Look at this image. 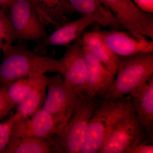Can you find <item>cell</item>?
<instances>
[{"instance_id":"1","label":"cell","mask_w":153,"mask_h":153,"mask_svg":"<svg viewBox=\"0 0 153 153\" xmlns=\"http://www.w3.org/2000/svg\"><path fill=\"white\" fill-rule=\"evenodd\" d=\"M0 86L10 85L24 77L41 76L53 72L62 74L63 66L59 59L39 55L22 46L11 45L1 50Z\"/></svg>"},{"instance_id":"2","label":"cell","mask_w":153,"mask_h":153,"mask_svg":"<svg viewBox=\"0 0 153 153\" xmlns=\"http://www.w3.org/2000/svg\"><path fill=\"white\" fill-rule=\"evenodd\" d=\"M99 102L85 93L77 96L74 111L65 125L52 138L55 153H79L91 117Z\"/></svg>"},{"instance_id":"3","label":"cell","mask_w":153,"mask_h":153,"mask_svg":"<svg viewBox=\"0 0 153 153\" xmlns=\"http://www.w3.org/2000/svg\"><path fill=\"white\" fill-rule=\"evenodd\" d=\"M99 102L89 123L85 142L79 153H99L114 124L127 113L134 110L131 97Z\"/></svg>"},{"instance_id":"4","label":"cell","mask_w":153,"mask_h":153,"mask_svg":"<svg viewBox=\"0 0 153 153\" xmlns=\"http://www.w3.org/2000/svg\"><path fill=\"white\" fill-rule=\"evenodd\" d=\"M118 57L116 76L102 99L114 100L129 95L153 76V52Z\"/></svg>"},{"instance_id":"5","label":"cell","mask_w":153,"mask_h":153,"mask_svg":"<svg viewBox=\"0 0 153 153\" xmlns=\"http://www.w3.org/2000/svg\"><path fill=\"white\" fill-rule=\"evenodd\" d=\"M78 95L66 84L60 73L52 77L48 76L47 95L42 109L54 119L57 132L71 117Z\"/></svg>"},{"instance_id":"6","label":"cell","mask_w":153,"mask_h":153,"mask_svg":"<svg viewBox=\"0 0 153 153\" xmlns=\"http://www.w3.org/2000/svg\"><path fill=\"white\" fill-rule=\"evenodd\" d=\"M144 130L134 110L129 111L114 124L99 153H128L144 142Z\"/></svg>"},{"instance_id":"7","label":"cell","mask_w":153,"mask_h":153,"mask_svg":"<svg viewBox=\"0 0 153 153\" xmlns=\"http://www.w3.org/2000/svg\"><path fill=\"white\" fill-rule=\"evenodd\" d=\"M7 11L16 40L39 41L49 35L31 0H14Z\"/></svg>"},{"instance_id":"8","label":"cell","mask_w":153,"mask_h":153,"mask_svg":"<svg viewBox=\"0 0 153 153\" xmlns=\"http://www.w3.org/2000/svg\"><path fill=\"white\" fill-rule=\"evenodd\" d=\"M123 28L153 40V16L140 10L132 0H101Z\"/></svg>"},{"instance_id":"9","label":"cell","mask_w":153,"mask_h":153,"mask_svg":"<svg viewBox=\"0 0 153 153\" xmlns=\"http://www.w3.org/2000/svg\"><path fill=\"white\" fill-rule=\"evenodd\" d=\"M60 60L63 66L64 81L76 94L85 90L87 79V65L81 37L69 46Z\"/></svg>"},{"instance_id":"10","label":"cell","mask_w":153,"mask_h":153,"mask_svg":"<svg viewBox=\"0 0 153 153\" xmlns=\"http://www.w3.org/2000/svg\"><path fill=\"white\" fill-rule=\"evenodd\" d=\"M98 32L111 50L118 56L124 57L153 52L152 40L146 36L117 30Z\"/></svg>"},{"instance_id":"11","label":"cell","mask_w":153,"mask_h":153,"mask_svg":"<svg viewBox=\"0 0 153 153\" xmlns=\"http://www.w3.org/2000/svg\"><path fill=\"white\" fill-rule=\"evenodd\" d=\"M97 24L89 16H82L71 22L63 23L52 34L39 40L34 51L39 55H45L47 48L51 46L68 47L80 37L86 28Z\"/></svg>"},{"instance_id":"12","label":"cell","mask_w":153,"mask_h":153,"mask_svg":"<svg viewBox=\"0 0 153 153\" xmlns=\"http://www.w3.org/2000/svg\"><path fill=\"white\" fill-rule=\"evenodd\" d=\"M58 131L54 119L43 109L30 117L20 118L12 127L11 138H52Z\"/></svg>"},{"instance_id":"13","label":"cell","mask_w":153,"mask_h":153,"mask_svg":"<svg viewBox=\"0 0 153 153\" xmlns=\"http://www.w3.org/2000/svg\"><path fill=\"white\" fill-rule=\"evenodd\" d=\"M83 49L87 65V79L83 92L92 97H102L112 85L115 76L93 54Z\"/></svg>"},{"instance_id":"14","label":"cell","mask_w":153,"mask_h":153,"mask_svg":"<svg viewBox=\"0 0 153 153\" xmlns=\"http://www.w3.org/2000/svg\"><path fill=\"white\" fill-rule=\"evenodd\" d=\"M134 110L140 123L152 137L153 131V76L132 91Z\"/></svg>"},{"instance_id":"15","label":"cell","mask_w":153,"mask_h":153,"mask_svg":"<svg viewBox=\"0 0 153 153\" xmlns=\"http://www.w3.org/2000/svg\"><path fill=\"white\" fill-rule=\"evenodd\" d=\"M72 13L89 16L98 24L111 30L122 28L107 6L101 0H68Z\"/></svg>"},{"instance_id":"16","label":"cell","mask_w":153,"mask_h":153,"mask_svg":"<svg viewBox=\"0 0 153 153\" xmlns=\"http://www.w3.org/2000/svg\"><path fill=\"white\" fill-rule=\"evenodd\" d=\"M81 41L83 49L93 54L112 75L115 76L118 64V56L111 50L98 31L82 33Z\"/></svg>"},{"instance_id":"17","label":"cell","mask_w":153,"mask_h":153,"mask_svg":"<svg viewBox=\"0 0 153 153\" xmlns=\"http://www.w3.org/2000/svg\"><path fill=\"white\" fill-rule=\"evenodd\" d=\"M48 77L45 76L17 105L16 113L20 116V118L32 116L42 109L47 95Z\"/></svg>"},{"instance_id":"18","label":"cell","mask_w":153,"mask_h":153,"mask_svg":"<svg viewBox=\"0 0 153 153\" xmlns=\"http://www.w3.org/2000/svg\"><path fill=\"white\" fill-rule=\"evenodd\" d=\"M5 153H55L51 138H11Z\"/></svg>"},{"instance_id":"19","label":"cell","mask_w":153,"mask_h":153,"mask_svg":"<svg viewBox=\"0 0 153 153\" xmlns=\"http://www.w3.org/2000/svg\"><path fill=\"white\" fill-rule=\"evenodd\" d=\"M29 76L17 79L9 85L7 94L12 106H17L27 96L28 94L45 76Z\"/></svg>"},{"instance_id":"20","label":"cell","mask_w":153,"mask_h":153,"mask_svg":"<svg viewBox=\"0 0 153 153\" xmlns=\"http://www.w3.org/2000/svg\"><path fill=\"white\" fill-rule=\"evenodd\" d=\"M16 40L15 33L7 9L0 8V50L4 47L13 45Z\"/></svg>"},{"instance_id":"21","label":"cell","mask_w":153,"mask_h":153,"mask_svg":"<svg viewBox=\"0 0 153 153\" xmlns=\"http://www.w3.org/2000/svg\"><path fill=\"white\" fill-rule=\"evenodd\" d=\"M44 3L47 10L55 16L59 25L66 22L67 14L73 13L68 0H44Z\"/></svg>"},{"instance_id":"22","label":"cell","mask_w":153,"mask_h":153,"mask_svg":"<svg viewBox=\"0 0 153 153\" xmlns=\"http://www.w3.org/2000/svg\"><path fill=\"white\" fill-rule=\"evenodd\" d=\"M20 118V116L15 113L7 120L0 123V153H5L10 140L12 127Z\"/></svg>"},{"instance_id":"23","label":"cell","mask_w":153,"mask_h":153,"mask_svg":"<svg viewBox=\"0 0 153 153\" xmlns=\"http://www.w3.org/2000/svg\"><path fill=\"white\" fill-rule=\"evenodd\" d=\"M9 85L0 86V120L4 118L14 108L7 94Z\"/></svg>"},{"instance_id":"24","label":"cell","mask_w":153,"mask_h":153,"mask_svg":"<svg viewBox=\"0 0 153 153\" xmlns=\"http://www.w3.org/2000/svg\"><path fill=\"white\" fill-rule=\"evenodd\" d=\"M141 10L147 13H153V0H132Z\"/></svg>"},{"instance_id":"25","label":"cell","mask_w":153,"mask_h":153,"mask_svg":"<svg viewBox=\"0 0 153 153\" xmlns=\"http://www.w3.org/2000/svg\"><path fill=\"white\" fill-rule=\"evenodd\" d=\"M153 145L146 144L144 142L134 147L128 153H153Z\"/></svg>"},{"instance_id":"26","label":"cell","mask_w":153,"mask_h":153,"mask_svg":"<svg viewBox=\"0 0 153 153\" xmlns=\"http://www.w3.org/2000/svg\"><path fill=\"white\" fill-rule=\"evenodd\" d=\"M14 0H0V8L7 9Z\"/></svg>"}]
</instances>
